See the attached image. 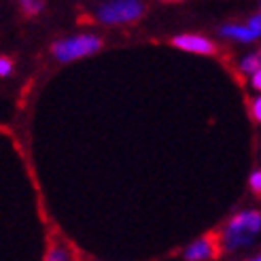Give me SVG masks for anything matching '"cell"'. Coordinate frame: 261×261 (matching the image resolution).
Instances as JSON below:
<instances>
[{
	"instance_id": "obj_4",
	"label": "cell",
	"mask_w": 261,
	"mask_h": 261,
	"mask_svg": "<svg viewBox=\"0 0 261 261\" xmlns=\"http://www.w3.org/2000/svg\"><path fill=\"white\" fill-rule=\"evenodd\" d=\"M172 45L193 54H215V45L200 34H178L172 38Z\"/></svg>"
},
{
	"instance_id": "obj_14",
	"label": "cell",
	"mask_w": 261,
	"mask_h": 261,
	"mask_svg": "<svg viewBox=\"0 0 261 261\" xmlns=\"http://www.w3.org/2000/svg\"><path fill=\"white\" fill-rule=\"evenodd\" d=\"M253 87H255V89H259V91H261V70H259V72H255V74H253Z\"/></svg>"
},
{
	"instance_id": "obj_9",
	"label": "cell",
	"mask_w": 261,
	"mask_h": 261,
	"mask_svg": "<svg viewBox=\"0 0 261 261\" xmlns=\"http://www.w3.org/2000/svg\"><path fill=\"white\" fill-rule=\"evenodd\" d=\"M251 189L253 191H257V193H261V170H257V172H253L251 174Z\"/></svg>"
},
{
	"instance_id": "obj_15",
	"label": "cell",
	"mask_w": 261,
	"mask_h": 261,
	"mask_svg": "<svg viewBox=\"0 0 261 261\" xmlns=\"http://www.w3.org/2000/svg\"><path fill=\"white\" fill-rule=\"evenodd\" d=\"M251 261H261V255H259V257H255V259H251Z\"/></svg>"
},
{
	"instance_id": "obj_7",
	"label": "cell",
	"mask_w": 261,
	"mask_h": 261,
	"mask_svg": "<svg viewBox=\"0 0 261 261\" xmlns=\"http://www.w3.org/2000/svg\"><path fill=\"white\" fill-rule=\"evenodd\" d=\"M240 68H242L244 72H251V74L259 72V70H261V51H255V54L246 56V58L242 60V64H240Z\"/></svg>"
},
{
	"instance_id": "obj_12",
	"label": "cell",
	"mask_w": 261,
	"mask_h": 261,
	"mask_svg": "<svg viewBox=\"0 0 261 261\" xmlns=\"http://www.w3.org/2000/svg\"><path fill=\"white\" fill-rule=\"evenodd\" d=\"M253 117H255V119L261 123V96L253 102Z\"/></svg>"
},
{
	"instance_id": "obj_11",
	"label": "cell",
	"mask_w": 261,
	"mask_h": 261,
	"mask_svg": "<svg viewBox=\"0 0 261 261\" xmlns=\"http://www.w3.org/2000/svg\"><path fill=\"white\" fill-rule=\"evenodd\" d=\"M246 25H249V28H253L255 32H259V34H261V13H257V15H253Z\"/></svg>"
},
{
	"instance_id": "obj_2",
	"label": "cell",
	"mask_w": 261,
	"mask_h": 261,
	"mask_svg": "<svg viewBox=\"0 0 261 261\" xmlns=\"http://www.w3.org/2000/svg\"><path fill=\"white\" fill-rule=\"evenodd\" d=\"M100 47H102V41L98 36L81 34V36H70V38H64V41H58L51 47V54L56 56L58 62H72L83 56L96 54Z\"/></svg>"
},
{
	"instance_id": "obj_10",
	"label": "cell",
	"mask_w": 261,
	"mask_h": 261,
	"mask_svg": "<svg viewBox=\"0 0 261 261\" xmlns=\"http://www.w3.org/2000/svg\"><path fill=\"white\" fill-rule=\"evenodd\" d=\"M21 7H23L25 13H38V11H43V3H30V0H25Z\"/></svg>"
},
{
	"instance_id": "obj_8",
	"label": "cell",
	"mask_w": 261,
	"mask_h": 261,
	"mask_svg": "<svg viewBox=\"0 0 261 261\" xmlns=\"http://www.w3.org/2000/svg\"><path fill=\"white\" fill-rule=\"evenodd\" d=\"M45 261H68V253L62 249V246H54V249L49 251L47 259Z\"/></svg>"
},
{
	"instance_id": "obj_3",
	"label": "cell",
	"mask_w": 261,
	"mask_h": 261,
	"mask_svg": "<svg viewBox=\"0 0 261 261\" xmlns=\"http://www.w3.org/2000/svg\"><path fill=\"white\" fill-rule=\"evenodd\" d=\"M145 13V5L138 0H113V3H104L96 11V17L102 23L117 25V23H129L142 17Z\"/></svg>"
},
{
	"instance_id": "obj_5",
	"label": "cell",
	"mask_w": 261,
	"mask_h": 261,
	"mask_svg": "<svg viewBox=\"0 0 261 261\" xmlns=\"http://www.w3.org/2000/svg\"><path fill=\"white\" fill-rule=\"evenodd\" d=\"M215 249H217L215 236H204L189 244V249L182 253V257H185V261H206L215 255Z\"/></svg>"
},
{
	"instance_id": "obj_6",
	"label": "cell",
	"mask_w": 261,
	"mask_h": 261,
	"mask_svg": "<svg viewBox=\"0 0 261 261\" xmlns=\"http://www.w3.org/2000/svg\"><path fill=\"white\" fill-rule=\"evenodd\" d=\"M221 36L236 38V41H242V43H251L255 38H259L261 34L244 23V25H225V28H221Z\"/></svg>"
},
{
	"instance_id": "obj_1",
	"label": "cell",
	"mask_w": 261,
	"mask_h": 261,
	"mask_svg": "<svg viewBox=\"0 0 261 261\" xmlns=\"http://www.w3.org/2000/svg\"><path fill=\"white\" fill-rule=\"evenodd\" d=\"M259 231H261V213L257 211L240 213L227 223L225 233H223V246L225 249L246 246Z\"/></svg>"
},
{
	"instance_id": "obj_13",
	"label": "cell",
	"mask_w": 261,
	"mask_h": 261,
	"mask_svg": "<svg viewBox=\"0 0 261 261\" xmlns=\"http://www.w3.org/2000/svg\"><path fill=\"white\" fill-rule=\"evenodd\" d=\"M9 72H11V62L7 58H0V74L7 76Z\"/></svg>"
}]
</instances>
